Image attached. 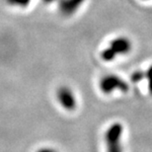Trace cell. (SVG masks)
<instances>
[{
	"label": "cell",
	"mask_w": 152,
	"mask_h": 152,
	"mask_svg": "<svg viewBox=\"0 0 152 152\" xmlns=\"http://www.w3.org/2000/svg\"><path fill=\"white\" fill-rule=\"evenodd\" d=\"M132 50V42L127 38H115L111 42L110 47L104 50L101 53V57L105 61H111L118 54L127 53Z\"/></svg>",
	"instance_id": "cell-1"
},
{
	"label": "cell",
	"mask_w": 152,
	"mask_h": 152,
	"mask_svg": "<svg viewBox=\"0 0 152 152\" xmlns=\"http://www.w3.org/2000/svg\"><path fill=\"white\" fill-rule=\"evenodd\" d=\"M123 133V126L121 124L115 123L109 127L106 132L107 152H121V137Z\"/></svg>",
	"instance_id": "cell-2"
},
{
	"label": "cell",
	"mask_w": 152,
	"mask_h": 152,
	"mask_svg": "<svg viewBox=\"0 0 152 152\" xmlns=\"http://www.w3.org/2000/svg\"><path fill=\"white\" fill-rule=\"evenodd\" d=\"M100 89L106 94L113 92L118 89L121 92H126L129 90V85L126 81L115 75H106L100 81Z\"/></svg>",
	"instance_id": "cell-3"
},
{
	"label": "cell",
	"mask_w": 152,
	"mask_h": 152,
	"mask_svg": "<svg viewBox=\"0 0 152 152\" xmlns=\"http://www.w3.org/2000/svg\"><path fill=\"white\" fill-rule=\"evenodd\" d=\"M57 99H58L60 105L66 110H73L76 107L75 97L72 91L67 87L63 86L57 90Z\"/></svg>",
	"instance_id": "cell-4"
},
{
	"label": "cell",
	"mask_w": 152,
	"mask_h": 152,
	"mask_svg": "<svg viewBox=\"0 0 152 152\" xmlns=\"http://www.w3.org/2000/svg\"><path fill=\"white\" fill-rule=\"evenodd\" d=\"M84 1L85 0H59L58 10L63 16H71L78 10Z\"/></svg>",
	"instance_id": "cell-5"
},
{
	"label": "cell",
	"mask_w": 152,
	"mask_h": 152,
	"mask_svg": "<svg viewBox=\"0 0 152 152\" xmlns=\"http://www.w3.org/2000/svg\"><path fill=\"white\" fill-rule=\"evenodd\" d=\"M32 0H6V2L9 5L15 6V7H20V8H26Z\"/></svg>",
	"instance_id": "cell-6"
},
{
	"label": "cell",
	"mask_w": 152,
	"mask_h": 152,
	"mask_svg": "<svg viewBox=\"0 0 152 152\" xmlns=\"http://www.w3.org/2000/svg\"><path fill=\"white\" fill-rule=\"evenodd\" d=\"M143 77H145V73L141 72L140 70H137V71L133 72L130 78H132V82H138V81H140L141 79H143Z\"/></svg>",
	"instance_id": "cell-7"
},
{
	"label": "cell",
	"mask_w": 152,
	"mask_h": 152,
	"mask_svg": "<svg viewBox=\"0 0 152 152\" xmlns=\"http://www.w3.org/2000/svg\"><path fill=\"white\" fill-rule=\"evenodd\" d=\"M145 77L148 80V89H149L150 93L152 94V65L147 69L146 73H145Z\"/></svg>",
	"instance_id": "cell-8"
},
{
	"label": "cell",
	"mask_w": 152,
	"mask_h": 152,
	"mask_svg": "<svg viewBox=\"0 0 152 152\" xmlns=\"http://www.w3.org/2000/svg\"><path fill=\"white\" fill-rule=\"evenodd\" d=\"M37 152H56V151L53 149V148H41Z\"/></svg>",
	"instance_id": "cell-9"
},
{
	"label": "cell",
	"mask_w": 152,
	"mask_h": 152,
	"mask_svg": "<svg viewBox=\"0 0 152 152\" xmlns=\"http://www.w3.org/2000/svg\"><path fill=\"white\" fill-rule=\"evenodd\" d=\"M45 3H53L54 1H56V0H42Z\"/></svg>",
	"instance_id": "cell-10"
}]
</instances>
